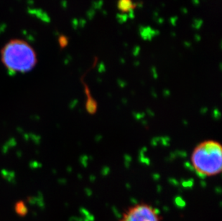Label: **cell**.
Masks as SVG:
<instances>
[{
    "mask_svg": "<svg viewBox=\"0 0 222 221\" xmlns=\"http://www.w3.org/2000/svg\"><path fill=\"white\" fill-rule=\"evenodd\" d=\"M0 57L3 65L12 73L31 71L37 63V53L25 40L12 39L1 48Z\"/></svg>",
    "mask_w": 222,
    "mask_h": 221,
    "instance_id": "6da1fadb",
    "label": "cell"
},
{
    "mask_svg": "<svg viewBox=\"0 0 222 221\" xmlns=\"http://www.w3.org/2000/svg\"><path fill=\"white\" fill-rule=\"evenodd\" d=\"M190 160L194 170L204 177H213L222 171V147L215 140H206L197 145Z\"/></svg>",
    "mask_w": 222,
    "mask_h": 221,
    "instance_id": "7a4b0ae2",
    "label": "cell"
},
{
    "mask_svg": "<svg viewBox=\"0 0 222 221\" xmlns=\"http://www.w3.org/2000/svg\"><path fill=\"white\" fill-rule=\"evenodd\" d=\"M160 211L146 203H137L124 213L120 221H160Z\"/></svg>",
    "mask_w": 222,
    "mask_h": 221,
    "instance_id": "3957f363",
    "label": "cell"
},
{
    "mask_svg": "<svg viewBox=\"0 0 222 221\" xmlns=\"http://www.w3.org/2000/svg\"><path fill=\"white\" fill-rule=\"evenodd\" d=\"M138 4L139 3H134L132 0H119L117 7L122 14H126L133 12Z\"/></svg>",
    "mask_w": 222,
    "mask_h": 221,
    "instance_id": "277c9868",
    "label": "cell"
},
{
    "mask_svg": "<svg viewBox=\"0 0 222 221\" xmlns=\"http://www.w3.org/2000/svg\"><path fill=\"white\" fill-rule=\"evenodd\" d=\"M140 33L142 38L145 40H151L155 36L158 35L159 31L152 29L150 27H140Z\"/></svg>",
    "mask_w": 222,
    "mask_h": 221,
    "instance_id": "5b68a950",
    "label": "cell"
},
{
    "mask_svg": "<svg viewBox=\"0 0 222 221\" xmlns=\"http://www.w3.org/2000/svg\"><path fill=\"white\" fill-rule=\"evenodd\" d=\"M15 210L17 215H18L19 216H21V217H25V216L27 215L28 212L27 205L22 200H20V201L17 202L15 203Z\"/></svg>",
    "mask_w": 222,
    "mask_h": 221,
    "instance_id": "8992f818",
    "label": "cell"
},
{
    "mask_svg": "<svg viewBox=\"0 0 222 221\" xmlns=\"http://www.w3.org/2000/svg\"><path fill=\"white\" fill-rule=\"evenodd\" d=\"M58 43L60 48H65L68 44V38L65 35H60L58 38Z\"/></svg>",
    "mask_w": 222,
    "mask_h": 221,
    "instance_id": "52a82bcc",
    "label": "cell"
},
{
    "mask_svg": "<svg viewBox=\"0 0 222 221\" xmlns=\"http://www.w3.org/2000/svg\"><path fill=\"white\" fill-rule=\"evenodd\" d=\"M128 18V15L126 14H117V19L119 23H124L126 21Z\"/></svg>",
    "mask_w": 222,
    "mask_h": 221,
    "instance_id": "ba28073f",
    "label": "cell"
},
{
    "mask_svg": "<svg viewBox=\"0 0 222 221\" xmlns=\"http://www.w3.org/2000/svg\"><path fill=\"white\" fill-rule=\"evenodd\" d=\"M203 25V20L201 19H195L193 20V27L195 29H198L201 27V25Z\"/></svg>",
    "mask_w": 222,
    "mask_h": 221,
    "instance_id": "9c48e42d",
    "label": "cell"
},
{
    "mask_svg": "<svg viewBox=\"0 0 222 221\" xmlns=\"http://www.w3.org/2000/svg\"><path fill=\"white\" fill-rule=\"evenodd\" d=\"M103 5V1L102 0H99V1H96L93 2L92 4V8L93 9H100L101 8Z\"/></svg>",
    "mask_w": 222,
    "mask_h": 221,
    "instance_id": "30bf717a",
    "label": "cell"
},
{
    "mask_svg": "<svg viewBox=\"0 0 222 221\" xmlns=\"http://www.w3.org/2000/svg\"><path fill=\"white\" fill-rule=\"evenodd\" d=\"M95 15V10L93 8L89 9V11L87 12V16H88V18L90 20H91L93 18Z\"/></svg>",
    "mask_w": 222,
    "mask_h": 221,
    "instance_id": "8fae6325",
    "label": "cell"
},
{
    "mask_svg": "<svg viewBox=\"0 0 222 221\" xmlns=\"http://www.w3.org/2000/svg\"><path fill=\"white\" fill-rule=\"evenodd\" d=\"M177 19H178L177 17H172V18L170 19V23H171V24L173 25V26H176V22H177Z\"/></svg>",
    "mask_w": 222,
    "mask_h": 221,
    "instance_id": "7c38bea8",
    "label": "cell"
},
{
    "mask_svg": "<svg viewBox=\"0 0 222 221\" xmlns=\"http://www.w3.org/2000/svg\"><path fill=\"white\" fill-rule=\"evenodd\" d=\"M140 47H136V48H134V55H137L139 53V52H140Z\"/></svg>",
    "mask_w": 222,
    "mask_h": 221,
    "instance_id": "4fadbf2b",
    "label": "cell"
},
{
    "mask_svg": "<svg viewBox=\"0 0 222 221\" xmlns=\"http://www.w3.org/2000/svg\"><path fill=\"white\" fill-rule=\"evenodd\" d=\"M192 1H193V4H195V5L199 4V0H192Z\"/></svg>",
    "mask_w": 222,
    "mask_h": 221,
    "instance_id": "5bb4252c",
    "label": "cell"
}]
</instances>
